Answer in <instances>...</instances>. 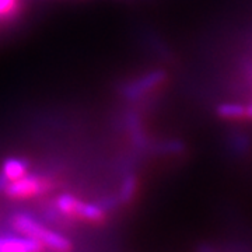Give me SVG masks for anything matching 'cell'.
Segmentation results:
<instances>
[{"label": "cell", "instance_id": "9", "mask_svg": "<svg viewBox=\"0 0 252 252\" xmlns=\"http://www.w3.org/2000/svg\"><path fill=\"white\" fill-rule=\"evenodd\" d=\"M217 112L225 119H241L245 117V108L240 104H221Z\"/></svg>", "mask_w": 252, "mask_h": 252}, {"label": "cell", "instance_id": "10", "mask_svg": "<svg viewBox=\"0 0 252 252\" xmlns=\"http://www.w3.org/2000/svg\"><path fill=\"white\" fill-rule=\"evenodd\" d=\"M136 185H137V180H136L135 175H129L126 177L124 181V185L121 189V199L124 202H129L130 199L133 198L136 192Z\"/></svg>", "mask_w": 252, "mask_h": 252}, {"label": "cell", "instance_id": "1", "mask_svg": "<svg viewBox=\"0 0 252 252\" xmlns=\"http://www.w3.org/2000/svg\"><path fill=\"white\" fill-rule=\"evenodd\" d=\"M11 224L20 234H24L28 238H32L44 247L51 248L55 252L70 251V241L66 240L63 235L55 233L41 224L36 219L27 213H17L11 217Z\"/></svg>", "mask_w": 252, "mask_h": 252}, {"label": "cell", "instance_id": "5", "mask_svg": "<svg viewBox=\"0 0 252 252\" xmlns=\"http://www.w3.org/2000/svg\"><path fill=\"white\" fill-rule=\"evenodd\" d=\"M44 245L28 237H0V252H42Z\"/></svg>", "mask_w": 252, "mask_h": 252}, {"label": "cell", "instance_id": "6", "mask_svg": "<svg viewBox=\"0 0 252 252\" xmlns=\"http://www.w3.org/2000/svg\"><path fill=\"white\" fill-rule=\"evenodd\" d=\"M83 200L74 198L73 195L64 193L58 196L56 202H55V209L66 217H72V219H79V213H80V207Z\"/></svg>", "mask_w": 252, "mask_h": 252}, {"label": "cell", "instance_id": "3", "mask_svg": "<svg viewBox=\"0 0 252 252\" xmlns=\"http://www.w3.org/2000/svg\"><path fill=\"white\" fill-rule=\"evenodd\" d=\"M164 80H165V73L161 72V70H154V72L143 74L142 77L127 83L124 87L122 93L125 97L130 99L140 98L144 94H147L149 91L157 89Z\"/></svg>", "mask_w": 252, "mask_h": 252}, {"label": "cell", "instance_id": "2", "mask_svg": "<svg viewBox=\"0 0 252 252\" xmlns=\"http://www.w3.org/2000/svg\"><path fill=\"white\" fill-rule=\"evenodd\" d=\"M54 188L52 180L42 175H28L9 182L3 192L11 199H30L44 195L48 190Z\"/></svg>", "mask_w": 252, "mask_h": 252}, {"label": "cell", "instance_id": "7", "mask_svg": "<svg viewBox=\"0 0 252 252\" xmlns=\"http://www.w3.org/2000/svg\"><path fill=\"white\" fill-rule=\"evenodd\" d=\"M23 0H0V24L11 23L21 14Z\"/></svg>", "mask_w": 252, "mask_h": 252}, {"label": "cell", "instance_id": "4", "mask_svg": "<svg viewBox=\"0 0 252 252\" xmlns=\"http://www.w3.org/2000/svg\"><path fill=\"white\" fill-rule=\"evenodd\" d=\"M28 172V162L21 158V157H9L7 160H4L1 165V171H0V190L11 182L16 181L21 177H24Z\"/></svg>", "mask_w": 252, "mask_h": 252}, {"label": "cell", "instance_id": "11", "mask_svg": "<svg viewBox=\"0 0 252 252\" xmlns=\"http://www.w3.org/2000/svg\"><path fill=\"white\" fill-rule=\"evenodd\" d=\"M245 117L251 118L252 119V104L248 107V108H245Z\"/></svg>", "mask_w": 252, "mask_h": 252}, {"label": "cell", "instance_id": "8", "mask_svg": "<svg viewBox=\"0 0 252 252\" xmlns=\"http://www.w3.org/2000/svg\"><path fill=\"white\" fill-rule=\"evenodd\" d=\"M104 217H105V212L101 209V206L94 205V203H86V202L81 203L79 219L91 221V223H99L104 220Z\"/></svg>", "mask_w": 252, "mask_h": 252}]
</instances>
